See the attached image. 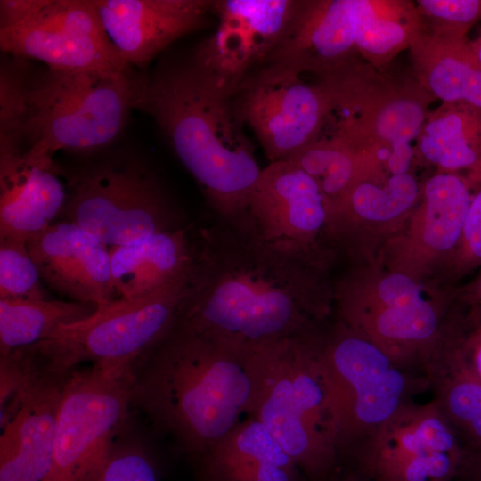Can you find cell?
I'll list each match as a JSON object with an SVG mask.
<instances>
[{
    "mask_svg": "<svg viewBox=\"0 0 481 481\" xmlns=\"http://www.w3.org/2000/svg\"><path fill=\"white\" fill-rule=\"evenodd\" d=\"M325 267L218 220L192 241L176 325L241 347L314 331L333 297Z\"/></svg>",
    "mask_w": 481,
    "mask_h": 481,
    "instance_id": "cell-1",
    "label": "cell"
},
{
    "mask_svg": "<svg viewBox=\"0 0 481 481\" xmlns=\"http://www.w3.org/2000/svg\"><path fill=\"white\" fill-rule=\"evenodd\" d=\"M135 109L154 119L218 220L248 227L262 168L232 97L192 54L164 58L143 75Z\"/></svg>",
    "mask_w": 481,
    "mask_h": 481,
    "instance_id": "cell-2",
    "label": "cell"
},
{
    "mask_svg": "<svg viewBox=\"0 0 481 481\" xmlns=\"http://www.w3.org/2000/svg\"><path fill=\"white\" fill-rule=\"evenodd\" d=\"M131 405L200 458L248 413L257 384L250 346L176 325L130 371Z\"/></svg>",
    "mask_w": 481,
    "mask_h": 481,
    "instance_id": "cell-3",
    "label": "cell"
},
{
    "mask_svg": "<svg viewBox=\"0 0 481 481\" xmlns=\"http://www.w3.org/2000/svg\"><path fill=\"white\" fill-rule=\"evenodd\" d=\"M317 330L250 346L257 366L247 413L258 420L308 481L338 464L319 362Z\"/></svg>",
    "mask_w": 481,
    "mask_h": 481,
    "instance_id": "cell-4",
    "label": "cell"
},
{
    "mask_svg": "<svg viewBox=\"0 0 481 481\" xmlns=\"http://www.w3.org/2000/svg\"><path fill=\"white\" fill-rule=\"evenodd\" d=\"M143 75L120 70L33 68L28 86L23 148L53 158L86 154L112 144L135 109Z\"/></svg>",
    "mask_w": 481,
    "mask_h": 481,
    "instance_id": "cell-5",
    "label": "cell"
},
{
    "mask_svg": "<svg viewBox=\"0 0 481 481\" xmlns=\"http://www.w3.org/2000/svg\"><path fill=\"white\" fill-rule=\"evenodd\" d=\"M357 61L318 76L330 105L327 122L371 172L411 173L433 97L415 80L397 84Z\"/></svg>",
    "mask_w": 481,
    "mask_h": 481,
    "instance_id": "cell-6",
    "label": "cell"
},
{
    "mask_svg": "<svg viewBox=\"0 0 481 481\" xmlns=\"http://www.w3.org/2000/svg\"><path fill=\"white\" fill-rule=\"evenodd\" d=\"M319 362L338 460L415 395L429 389L424 375L401 368L339 321L330 333L321 334Z\"/></svg>",
    "mask_w": 481,
    "mask_h": 481,
    "instance_id": "cell-7",
    "label": "cell"
},
{
    "mask_svg": "<svg viewBox=\"0 0 481 481\" xmlns=\"http://www.w3.org/2000/svg\"><path fill=\"white\" fill-rule=\"evenodd\" d=\"M65 177V220L109 249L181 227L161 181L135 154H107Z\"/></svg>",
    "mask_w": 481,
    "mask_h": 481,
    "instance_id": "cell-8",
    "label": "cell"
},
{
    "mask_svg": "<svg viewBox=\"0 0 481 481\" xmlns=\"http://www.w3.org/2000/svg\"><path fill=\"white\" fill-rule=\"evenodd\" d=\"M188 275V274H187ZM187 276L151 295L117 299L32 346L63 372L76 364L130 372L175 326Z\"/></svg>",
    "mask_w": 481,
    "mask_h": 481,
    "instance_id": "cell-9",
    "label": "cell"
},
{
    "mask_svg": "<svg viewBox=\"0 0 481 481\" xmlns=\"http://www.w3.org/2000/svg\"><path fill=\"white\" fill-rule=\"evenodd\" d=\"M130 405V372L94 365L72 371L62 387L47 481H96Z\"/></svg>",
    "mask_w": 481,
    "mask_h": 481,
    "instance_id": "cell-10",
    "label": "cell"
},
{
    "mask_svg": "<svg viewBox=\"0 0 481 481\" xmlns=\"http://www.w3.org/2000/svg\"><path fill=\"white\" fill-rule=\"evenodd\" d=\"M462 452L436 402L412 400L339 460L353 463L372 481H453Z\"/></svg>",
    "mask_w": 481,
    "mask_h": 481,
    "instance_id": "cell-11",
    "label": "cell"
},
{
    "mask_svg": "<svg viewBox=\"0 0 481 481\" xmlns=\"http://www.w3.org/2000/svg\"><path fill=\"white\" fill-rule=\"evenodd\" d=\"M273 64L248 76L232 96L236 116L255 134L270 162L291 159L324 131L330 105L315 79Z\"/></svg>",
    "mask_w": 481,
    "mask_h": 481,
    "instance_id": "cell-12",
    "label": "cell"
},
{
    "mask_svg": "<svg viewBox=\"0 0 481 481\" xmlns=\"http://www.w3.org/2000/svg\"><path fill=\"white\" fill-rule=\"evenodd\" d=\"M302 0H215L216 30L191 53L231 97L287 37Z\"/></svg>",
    "mask_w": 481,
    "mask_h": 481,
    "instance_id": "cell-13",
    "label": "cell"
},
{
    "mask_svg": "<svg viewBox=\"0 0 481 481\" xmlns=\"http://www.w3.org/2000/svg\"><path fill=\"white\" fill-rule=\"evenodd\" d=\"M248 220L267 243L326 265L322 237L333 240L330 211L317 183L291 160L269 162L253 189Z\"/></svg>",
    "mask_w": 481,
    "mask_h": 481,
    "instance_id": "cell-14",
    "label": "cell"
},
{
    "mask_svg": "<svg viewBox=\"0 0 481 481\" xmlns=\"http://www.w3.org/2000/svg\"><path fill=\"white\" fill-rule=\"evenodd\" d=\"M0 46L5 53L39 61L53 69L131 67L109 38L93 0H49L27 22L0 29Z\"/></svg>",
    "mask_w": 481,
    "mask_h": 481,
    "instance_id": "cell-15",
    "label": "cell"
},
{
    "mask_svg": "<svg viewBox=\"0 0 481 481\" xmlns=\"http://www.w3.org/2000/svg\"><path fill=\"white\" fill-rule=\"evenodd\" d=\"M69 375L36 378L1 412L0 481H47L62 387Z\"/></svg>",
    "mask_w": 481,
    "mask_h": 481,
    "instance_id": "cell-16",
    "label": "cell"
},
{
    "mask_svg": "<svg viewBox=\"0 0 481 481\" xmlns=\"http://www.w3.org/2000/svg\"><path fill=\"white\" fill-rule=\"evenodd\" d=\"M123 60L143 68L174 41L205 27L213 0H93Z\"/></svg>",
    "mask_w": 481,
    "mask_h": 481,
    "instance_id": "cell-17",
    "label": "cell"
},
{
    "mask_svg": "<svg viewBox=\"0 0 481 481\" xmlns=\"http://www.w3.org/2000/svg\"><path fill=\"white\" fill-rule=\"evenodd\" d=\"M27 248L42 281L55 292L98 306L118 299L110 249L77 224L53 223Z\"/></svg>",
    "mask_w": 481,
    "mask_h": 481,
    "instance_id": "cell-18",
    "label": "cell"
},
{
    "mask_svg": "<svg viewBox=\"0 0 481 481\" xmlns=\"http://www.w3.org/2000/svg\"><path fill=\"white\" fill-rule=\"evenodd\" d=\"M53 158L33 149L0 151V239L27 242L62 214L67 187Z\"/></svg>",
    "mask_w": 481,
    "mask_h": 481,
    "instance_id": "cell-19",
    "label": "cell"
},
{
    "mask_svg": "<svg viewBox=\"0 0 481 481\" xmlns=\"http://www.w3.org/2000/svg\"><path fill=\"white\" fill-rule=\"evenodd\" d=\"M199 459L200 481H308L267 429L249 416Z\"/></svg>",
    "mask_w": 481,
    "mask_h": 481,
    "instance_id": "cell-20",
    "label": "cell"
},
{
    "mask_svg": "<svg viewBox=\"0 0 481 481\" xmlns=\"http://www.w3.org/2000/svg\"><path fill=\"white\" fill-rule=\"evenodd\" d=\"M118 299L151 295L186 277L192 260V241L186 228L159 232L110 249Z\"/></svg>",
    "mask_w": 481,
    "mask_h": 481,
    "instance_id": "cell-21",
    "label": "cell"
},
{
    "mask_svg": "<svg viewBox=\"0 0 481 481\" xmlns=\"http://www.w3.org/2000/svg\"><path fill=\"white\" fill-rule=\"evenodd\" d=\"M409 49L414 80L433 98L481 110V63L469 38L420 29Z\"/></svg>",
    "mask_w": 481,
    "mask_h": 481,
    "instance_id": "cell-22",
    "label": "cell"
},
{
    "mask_svg": "<svg viewBox=\"0 0 481 481\" xmlns=\"http://www.w3.org/2000/svg\"><path fill=\"white\" fill-rule=\"evenodd\" d=\"M476 178L442 171L429 177L421 191L422 202L412 238L427 254H451L460 245Z\"/></svg>",
    "mask_w": 481,
    "mask_h": 481,
    "instance_id": "cell-23",
    "label": "cell"
},
{
    "mask_svg": "<svg viewBox=\"0 0 481 481\" xmlns=\"http://www.w3.org/2000/svg\"><path fill=\"white\" fill-rule=\"evenodd\" d=\"M417 154L442 171L481 173V110L442 103L428 111L417 142Z\"/></svg>",
    "mask_w": 481,
    "mask_h": 481,
    "instance_id": "cell-24",
    "label": "cell"
},
{
    "mask_svg": "<svg viewBox=\"0 0 481 481\" xmlns=\"http://www.w3.org/2000/svg\"><path fill=\"white\" fill-rule=\"evenodd\" d=\"M429 389L463 450L481 447V382L444 346L424 369Z\"/></svg>",
    "mask_w": 481,
    "mask_h": 481,
    "instance_id": "cell-25",
    "label": "cell"
},
{
    "mask_svg": "<svg viewBox=\"0 0 481 481\" xmlns=\"http://www.w3.org/2000/svg\"><path fill=\"white\" fill-rule=\"evenodd\" d=\"M98 307L60 299H0V355L45 340L60 327L90 317Z\"/></svg>",
    "mask_w": 481,
    "mask_h": 481,
    "instance_id": "cell-26",
    "label": "cell"
},
{
    "mask_svg": "<svg viewBox=\"0 0 481 481\" xmlns=\"http://www.w3.org/2000/svg\"><path fill=\"white\" fill-rule=\"evenodd\" d=\"M289 160L297 164L319 185L328 202L333 228L350 191L362 175L359 156L340 137L330 134L321 135Z\"/></svg>",
    "mask_w": 481,
    "mask_h": 481,
    "instance_id": "cell-27",
    "label": "cell"
},
{
    "mask_svg": "<svg viewBox=\"0 0 481 481\" xmlns=\"http://www.w3.org/2000/svg\"><path fill=\"white\" fill-rule=\"evenodd\" d=\"M420 186L411 174L361 180L350 191L334 224L335 239L356 220L384 222L398 217L416 202Z\"/></svg>",
    "mask_w": 481,
    "mask_h": 481,
    "instance_id": "cell-28",
    "label": "cell"
},
{
    "mask_svg": "<svg viewBox=\"0 0 481 481\" xmlns=\"http://www.w3.org/2000/svg\"><path fill=\"white\" fill-rule=\"evenodd\" d=\"M3 60L0 68V151L23 148L28 86L33 67L20 57Z\"/></svg>",
    "mask_w": 481,
    "mask_h": 481,
    "instance_id": "cell-29",
    "label": "cell"
},
{
    "mask_svg": "<svg viewBox=\"0 0 481 481\" xmlns=\"http://www.w3.org/2000/svg\"><path fill=\"white\" fill-rule=\"evenodd\" d=\"M27 242L0 239V299H48Z\"/></svg>",
    "mask_w": 481,
    "mask_h": 481,
    "instance_id": "cell-30",
    "label": "cell"
},
{
    "mask_svg": "<svg viewBox=\"0 0 481 481\" xmlns=\"http://www.w3.org/2000/svg\"><path fill=\"white\" fill-rule=\"evenodd\" d=\"M414 4L420 29L433 35L466 39L481 22V0H417Z\"/></svg>",
    "mask_w": 481,
    "mask_h": 481,
    "instance_id": "cell-31",
    "label": "cell"
},
{
    "mask_svg": "<svg viewBox=\"0 0 481 481\" xmlns=\"http://www.w3.org/2000/svg\"><path fill=\"white\" fill-rule=\"evenodd\" d=\"M444 346L481 382V313L454 312Z\"/></svg>",
    "mask_w": 481,
    "mask_h": 481,
    "instance_id": "cell-32",
    "label": "cell"
},
{
    "mask_svg": "<svg viewBox=\"0 0 481 481\" xmlns=\"http://www.w3.org/2000/svg\"><path fill=\"white\" fill-rule=\"evenodd\" d=\"M96 481H158V468L142 445L116 443Z\"/></svg>",
    "mask_w": 481,
    "mask_h": 481,
    "instance_id": "cell-33",
    "label": "cell"
},
{
    "mask_svg": "<svg viewBox=\"0 0 481 481\" xmlns=\"http://www.w3.org/2000/svg\"><path fill=\"white\" fill-rule=\"evenodd\" d=\"M481 265V175L477 179L462 237L453 258L457 272L463 273Z\"/></svg>",
    "mask_w": 481,
    "mask_h": 481,
    "instance_id": "cell-34",
    "label": "cell"
},
{
    "mask_svg": "<svg viewBox=\"0 0 481 481\" xmlns=\"http://www.w3.org/2000/svg\"><path fill=\"white\" fill-rule=\"evenodd\" d=\"M49 0H1L0 29L23 24L35 17Z\"/></svg>",
    "mask_w": 481,
    "mask_h": 481,
    "instance_id": "cell-35",
    "label": "cell"
},
{
    "mask_svg": "<svg viewBox=\"0 0 481 481\" xmlns=\"http://www.w3.org/2000/svg\"><path fill=\"white\" fill-rule=\"evenodd\" d=\"M453 481H481V447L463 450L461 463Z\"/></svg>",
    "mask_w": 481,
    "mask_h": 481,
    "instance_id": "cell-36",
    "label": "cell"
},
{
    "mask_svg": "<svg viewBox=\"0 0 481 481\" xmlns=\"http://www.w3.org/2000/svg\"><path fill=\"white\" fill-rule=\"evenodd\" d=\"M326 481H372L363 470L347 461H338V464Z\"/></svg>",
    "mask_w": 481,
    "mask_h": 481,
    "instance_id": "cell-37",
    "label": "cell"
},
{
    "mask_svg": "<svg viewBox=\"0 0 481 481\" xmlns=\"http://www.w3.org/2000/svg\"><path fill=\"white\" fill-rule=\"evenodd\" d=\"M461 301L465 309L481 313V273L461 295Z\"/></svg>",
    "mask_w": 481,
    "mask_h": 481,
    "instance_id": "cell-38",
    "label": "cell"
},
{
    "mask_svg": "<svg viewBox=\"0 0 481 481\" xmlns=\"http://www.w3.org/2000/svg\"><path fill=\"white\" fill-rule=\"evenodd\" d=\"M469 45L475 56L481 63V33L474 39H469Z\"/></svg>",
    "mask_w": 481,
    "mask_h": 481,
    "instance_id": "cell-39",
    "label": "cell"
}]
</instances>
